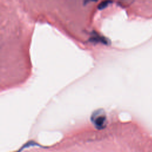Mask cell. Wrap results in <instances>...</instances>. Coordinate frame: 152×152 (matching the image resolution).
<instances>
[{
	"label": "cell",
	"mask_w": 152,
	"mask_h": 152,
	"mask_svg": "<svg viewBox=\"0 0 152 152\" xmlns=\"http://www.w3.org/2000/svg\"><path fill=\"white\" fill-rule=\"evenodd\" d=\"M113 2L112 0H103L97 6V8L99 10H104V8H107L110 4H111Z\"/></svg>",
	"instance_id": "obj_2"
},
{
	"label": "cell",
	"mask_w": 152,
	"mask_h": 152,
	"mask_svg": "<svg viewBox=\"0 0 152 152\" xmlns=\"http://www.w3.org/2000/svg\"><path fill=\"white\" fill-rule=\"evenodd\" d=\"M98 0H84L83 1V4L84 5L88 4V3L91 2H97Z\"/></svg>",
	"instance_id": "obj_3"
},
{
	"label": "cell",
	"mask_w": 152,
	"mask_h": 152,
	"mask_svg": "<svg viewBox=\"0 0 152 152\" xmlns=\"http://www.w3.org/2000/svg\"><path fill=\"white\" fill-rule=\"evenodd\" d=\"M92 122H93L95 126L98 129H102L104 127L106 122V117L104 114H102L100 111L96 112L91 117Z\"/></svg>",
	"instance_id": "obj_1"
}]
</instances>
